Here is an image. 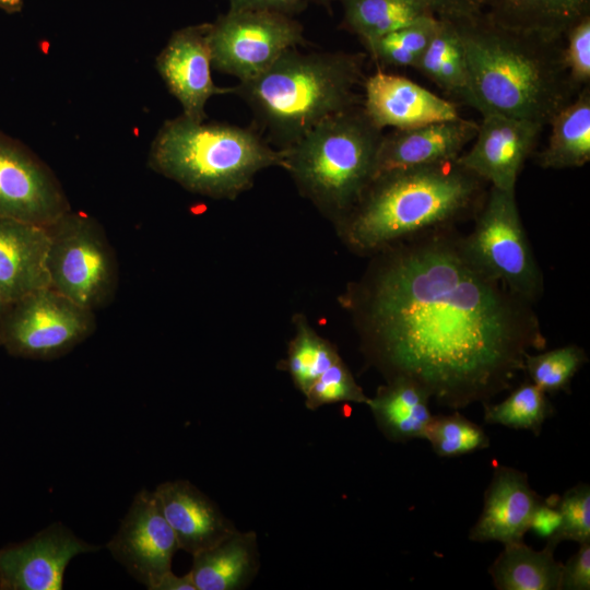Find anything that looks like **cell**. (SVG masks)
I'll use <instances>...</instances> for the list:
<instances>
[{"label": "cell", "mask_w": 590, "mask_h": 590, "mask_svg": "<svg viewBox=\"0 0 590 590\" xmlns=\"http://www.w3.org/2000/svg\"><path fill=\"white\" fill-rule=\"evenodd\" d=\"M381 251L350 303L387 380L409 379L459 410L509 390L527 355L546 346L533 304L481 270L451 227Z\"/></svg>", "instance_id": "cell-1"}, {"label": "cell", "mask_w": 590, "mask_h": 590, "mask_svg": "<svg viewBox=\"0 0 590 590\" xmlns=\"http://www.w3.org/2000/svg\"><path fill=\"white\" fill-rule=\"evenodd\" d=\"M462 42L471 107L543 127L578 93L563 61L564 39H548L494 22L485 11L452 20Z\"/></svg>", "instance_id": "cell-2"}, {"label": "cell", "mask_w": 590, "mask_h": 590, "mask_svg": "<svg viewBox=\"0 0 590 590\" xmlns=\"http://www.w3.org/2000/svg\"><path fill=\"white\" fill-rule=\"evenodd\" d=\"M483 180L453 162L377 176L340 221L356 251L379 252L417 235L451 227L480 202Z\"/></svg>", "instance_id": "cell-3"}, {"label": "cell", "mask_w": 590, "mask_h": 590, "mask_svg": "<svg viewBox=\"0 0 590 590\" xmlns=\"http://www.w3.org/2000/svg\"><path fill=\"white\" fill-rule=\"evenodd\" d=\"M362 54L283 52L257 76L233 87L280 149H285L327 118L358 106Z\"/></svg>", "instance_id": "cell-4"}, {"label": "cell", "mask_w": 590, "mask_h": 590, "mask_svg": "<svg viewBox=\"0 0 590 590\" xmlns=\"http://www.w3.org/2000/svg\"><path fill=\"white\" fill-rule=\"evenodd\" d=\"M149 166L185 189L215 199H234L251 187L257 173L285 166L282 149L256 131L223 122L166 120L149 152Z\"/></svg>", "instance_id": "cell-5"}, {"label": "cell", "mask_w": 590, "mask_h": 590, "mask_svg": "<svg viewBox=\"0 0 590 590\" xmlns=\"http://www.w3.org/2000/svg\"><path fill=\"white\" fill-rule=\"evenodd\" d=\"M382 135L363 107L355 106L327 118L282 149L284 168L304 196L340 222L374 180Z\"/></svg>", "instance_id": "cell-6"}, {"label": "cell", "mask_w": 590, "mask_h": 590, "mask_svg": "<svg viewBox=\"0 0 590 590\" xmlns=\"http://www.w3.org/2000/svg\"><path fill=\"white\" fill-rule=\"evenodd\" d=\"M49 287L95 310L107 305L117 288V263L102 226L70 210L47 226Z\"/></svg>", "instance_id": "cell-7"}, {"label": "cell", "mask_w": 590, "mask_h": 590, "mask_svg": "<svg viewBox=\"0 0 590 590\" xmlns=\"http://www.w3.org/2000/svg\"><path fill=\"white\" fill-rule=\"evenodd\" d=\"M462 244L471 260L510 292L531 304L541 297L543 276L520 220L516 191L491 187Z\"/></svg>", "instance_id": "cell-8"}, {"label": "cell", "mask_w": 590, "mask_h": 590, "mask_svg": "<svg viewBox=\"0 0 590 590\" xmlns=\"http://www.w3.org/2000/svg\"><path fill=\"white\" fill-rule=\"evenodd\" d=\"M94 330V310L51 287L12 302L0 317L1 346L12 356L31 359L60 357Z\"/></svg>", "instance_id": "cell-9"}, {"label": "cell", "mask_w": 590, "mask_h": 590, "mask_svg": "<svg viewBox=\"0 0 590 590\" xmlns=\"http://www.w3.org/2000/svg\"><path fill=\"white\" fill-rule=\"evenodd\" d=\"M209 39L212 67L239 81L257 76L304 43L299 23L269 10H229L211 24Z\"/></svg>", "instance_id": "cell-10"}, {"label": "cell", "mask_w": 590, "mask_h": 590, "mask_svg": "<svg viewBox=\"0 0 590 590\" xmlns=\"http://www.w3.org/2000/svg\"><path fill=\"white\" fill-rule=\"evenodd\" d=\"M69 210L49 168L23 144L0 132V216L48 226Z\"/></svg>", "instance_id": "cell-11"}, {"label": "cell", "mask_w": 590, "mask_h": 590, "mask_svg": "<svg viewBox=\"0 0 590 590\" xmlns=\"http://www.w3.org/2000/svg\"><path fill=\"white\" fill-rule=\"evenodd\" d=\"M107 548L150 590H154L158 580L172 570L179 547L154 492L142 489L137 494Z\"/></svg>", "instance_id": "cell-12"}, {"label": "cell", "mask_w": 590, "mask_h": 590, "mask_svg": "<svg viewBox=\"0 0 590 590\" xmlns=\"http://www.w3.org/2000/svg\"><path fill=\"white\" fill-rule=\"evenodd\" d=\"M99 548L54 523L24 542L0 548V590H61L70 560Z\"/></svg>", "instance_id": "cell-13"}, {"label": "cell", "mask_w": 590, "mask_h": 590, "mask_svg": "<svg viewBox=\"0 0 590 590\" xmlns=\"http://www.w3.org/2000/svg\"><path fill=\"white\" fill-rule=\"evenodd\" d=\"M210 30L211 24L203 23L174 32L155 60L182 115L199 122L205 120V105L212 96L233 93V88L219 87L212 80Z\"/></svg>", "instance_id": "cell-14"}, {"label": "cell", "mask_w": 590, "mask_h": 590, "mask_svg": "<svg viewBox=\"0 0 590 590\" xmlns=\"http://www.w3.org/2000/svg\"><path fill=\"white\" fill-rule=\"evenodd\" d=\"M544 127L520 118L482 115L473 144L457 162L491 187L516 191L521 167Z\"/></svg>", "instance_id": "cell-15"}, {"label": "cell", "mask_w": 590, "mask_h": 590, "mask_svg": "<svg viewBox=\"0 0 590 590\" xmlns=\"http://www.w3.org/2000/svg\"><path fill=\"white\" fill-rule=\"evenodd\" d=\"M363 110L379 129H409L460 117L456 105L408 78L377 71L364 81Z\"/></svg>", "instance_id": "cell-16"}, {"label": "cell", "mask_w": 590, "mask_h": 590, "mask_svg": "<svg viewBox=\"0 0 590 590\" xmlns=\"http://www.w3.org/2000/svg\"><path fill=\"white\" fill-rule=\"evenodd\" d=\"M479 123L459 117L384 134L374 179L385 173L456 161L473 141Z\"/></svg>", "instance_id": "cell-17"}, {"label": "cell", "mask_w": 590, "mask_h": 590, "mask_svg": "<svg viewBox=\"0 0 590 590\" xmlns=\"http://www.w3.org/2000/svg\"><path fill=\"white\" fill-rule=\"evenodd\" d=\"M517 469L497 465L484 494L482 512L469 532L473 542H521L529 531L531 517L543 502Z\"/></svg>", "instance_id": "cell-18"}, {"label": "cell", "mask_w": 590, "mask_h": 590, "mask_svg": "<svg viewBox=\"0 0 590 590\" xmlns=\"http://www.w3.org/2000/svg\"><path fill=\"white\" fill-rule=\"evenodd\" d=\"M153 492L181 551L194 555L238 531L219 506L189 481L164 482Z\"/></svg>", "instance_id": "cell-19"}, {"label": "cell", "mask_w": 590, "mask_h": 590, "mask_svg": "<svg viewBox=\"0 0 590 590\" xmlns=\"http://www.w3.org/2000/svg\"><path fill=\"white\" fill-rule=\"evenodd\" d=\"M47 226L0 216V290L12 303L49 287Z\"/></svg>", "instance_id": "cell-20"}, {"label": "cell", "mask_w": 590, "mask_h": 590, "mask_svg": "<svg viewBox=\"0 0 590 590\" xmlns=\"http://www.w3.org/2000/svg\"><path fill=\"white\" fill-rule=\"evenodd\" d=\"M190 575L197 590H240L259 569L257 535L237 531L215 546L192 555Z\"/></svg>", "instance_id": "cell-21"}, {"label": "cell", "mask_w": 590, "mask_h": 590, "mask_svg": "<svg viewBox=\"0 0 590 590\" xmlns=\"http://www.w3.org/2000/svg\"><path fill=\"white\" fill-rule=\"evenodd\" d=\"M429 400L427 392L413 381L393 378L378 388L367 405L377 427L387 439L406 442L424 438L434 416L429 410Z\"/></svg>", "instance_id": "cell-22"}, {"label": "cell", "mask_w": 590, "mask_h": 590, "mask_svg": "<svg viewBox=\"0 0 590 590\" xmlns=\"http://www.w3.org/2000/svg\"><path fill=\"white\" fill-rule=\"evenodd\" d=\"M484 11L506 27L564 39L576 22L590 14V0H486Z\"/></svg>", "instance_id": "cell-23"}, {"label": "cell", "mask_w": 590, "mask_h": 590, "mask_svg": "<svg viewBox=\"0 0 590 590\" xmlns=\"http://www.w3.org/2000/svg\"><path fill=\"white\" fill-rule=\"evenodd\" d=\"M556 545L547 542L541 551L523 541L504 545L488 568L498 590H558L563 563L554 557Z\"/></svg>", "instance_id": "cell-24"}, {"label": "cell", "mask_w": 590, "mask_h": 590, "mask_svg": "<svg viewBox=\"0 0 590 590\" xmlns=\"http://www.w3.org/2000/svg\"><path fill=\"white\" fill-rule=\"evenodd\" d=\"M546 146L538 155L543 168L581 167L590 161V86L582 88L548 123Z\"/></svg>", "instance_id": "cell-25"}, {"label": "cell", "mask_w": 590, "mask_h": 590, "mask_svg": "<svg viewBox=\"0 0 590 590\" xmlns=\"http://www.w3.org/2000/svg\"><path fill=\"white\" fill-rule=\"evenodd\" d=\"M445 93L471 106L469 71L458 28L438 17V27L414 67Z\"/></svg>", "instance_id": "cell-26"}, {"label": "cell", "mask_w": 590, "mask_h": 590, "mask_svg": "<svg viewBox=\"0 0 590 590\" xmlns=\"http://www.w3.org/2000/svg\"><path fill=\"white\" fill-rule=\"evenodd\" d=\"M344 24L364 46L414 21L435 15L425 0H341Z\"/></svg>", "instance_id": "cell-27"}, {"label": "cell", "mask_w": 590, "mask_h": 590, "mask_svg": "<svg viewBox=\"0 0 590 590\" xmlns=\"http://www.w3.org/2000/svg\"><path fill=\"white\" fill-rule=\"evenodd\" d=\"M484 421L540 435L554 411L546 393L532 382H523L499 403H483Z\"/></svg>", "instance_id": "cell-28"}, {"label": "cell", "mask_w": 590, "mask_h": 590, "mask_svg": "<svg viewBox=\"0 0 590 590\" xmlns=\"http://www.w3.org/2000/svg\"><path fill=\"white\" fill-rule=\"evenodd\" d=\"M340 358L330 342L319 337L305 321H298L296 335L288 346L286 366L294 385L303 394Z\"/></svg>", "instance_id": "cell-29"}, {"label": "cell", "mask_w": 590, "mask_h": 590, "mask_svg": "<svg viewBox=\"0 0 590 590\" xmlns=\"http://www.w3.org/2000/svg\"><path fill=\"white\" fill-rule=\"evenodd\" d=\"M438 27V17L428 15L398 28L367 45L370 56L393 67H415Z\"/></svg>", "instance_id": "cell-30"}, {"label": "cell", "mask_w": 590, "mask_h": 590, "mask_svg": "<svg viewBox=\"0 0 590 590\" xmlns=\"http://www.w3.org/2000/svg\"><path fill=\"white\" fill-rule=\"evenodd\" d=\"M424 439L439 457L453 458L489 447L483 428L457 410L447 415H434Z\"/></svg>", "instance_id": "cell-31"}, {"label": "cell", "mask_w": 590, "mask_h": 590, "mask_svg": "<svg viewBox=\"0 0 590 590\" xmlns=\"http://www.w3.org/2000/svg\"><path fill=\"white\" fill-rule=\"evenodd\" d=\"M587 362L583 349L570 344L539 354H528L524 371L545 393L567 390L573 377Z\"/></svg>", "instance_id": "cell-32"}, {"label": "cell", "mask_w": 590, "mask_h": 590, "mask_svg": "<svg viewBox=\"0 0 590 590\" xmlns=\"http://www.w3.org/2000/svg\"><path fill=\"white\" fill-rule=\"evenodd\" d=\"M304 396L305 405L311 411L327 404L340 402L367 404L369 401L341 358L323 371Z\"/></svg>", "instance_id": "cell-33"}, {"label": "cell", "mask_w": 590, "mask_h": 590, "mask_svg": "<svg viewBox=\"0 0 590 590\" xmlns=\"http://www.w3.org/2000/svg\"><path fill=\"white\" fill-rule=\"evenodd\" d=\"M557 508L562 523L556 534L547 542L558 545L563 541L578 544L590 541V487L580 483L558 499Z\"/></svg>", "instance_id": "cell-34"}, {"label": "cell", "mask_w": 590, "mask_h": 590, "mask_svg": "<svg viewBox=\"0 0 590 590\" xmlns=\"http://www.w3.org/2000/svg\"><path fill=\"white\" fill-rule=\"evenodd\" d=\"M563 61L577 93L590 86V14L576 22L565 34Z\"/></svg>", "instance_id": "cell-35"}, {"label": "cell", "mask_w": 590, "mask_h": 590, "mask_svg": "<svg viewBox=\"0 0 590 590\" xmlns=\"http://www.w3.org/2000/svg\"><path fill=\"white\" fill-rule=\"evenodd\" d=\"M560 589H590V541L580 543L578 551L563 564Z\"/></svg>", "instance_id": "cell-36"}, {"label": "cell", "mask_w": 590, "mask_h": 590, "mask_svg": "<svg viewBox=\"0 0 590 590\" xmlns=\"http://www.w3.org/2000/svg\"><path fill=\"white\" fill-rule=\"evenodd\" d=\"M553 499H543V502L535 508L529 530H532L538 536L546 540L553 538L558 531L562 517L559 510L552 503Z\"/></svg>", "instance_id": "cell-37"}, {"label": "cell", "mask_w": 590, "mask_h": 590, "mask_svg": "<svg viewBox=\"0 0 590 590\" xmlns=\"http://www.w3.org/2000/svg\"><path fill=\"white\" fill-rule=\"evenodd\" d=\"M437 17L449 20L468 19L484 12L480 0H425Z\"/></svg>", "instance_id": "cell-38"}, {"label": "cell", "mask_w": 590, "mask_h": 590, "mask_svg": "<svg viewBox=\"0 0 590 590\" xmlns=\"http://www.w3.org/2000/svg\"><path fill=\"white\" fill-rule=\"evenodd\" d=\"M302 0H229V10H269L288 14Z\"/></svg>", "instance_id": "cell-39"}, {"label": "cell", "mask_w": 590, "mask_h": 590, "mask_svg": "<svg viewBox=\"0 0 590 590\" xmlns=\"http://www.w3.org/2000/svg\"><path fill=\"white\" fill-rule=\"evenodd\" d=\"M154 590H197L190 573L178 576L167 571L156 583Z\"/></svg>", "instance_id": "cell-40"}, {"label": "cell", "mask_w": 590, "mask_h": 590, "mask_svg": "<svg viewBox=\"0 0 590 590\" xmlns=\"http://www.w3.org/2000/svg\"><path fill=\"white\" fill-rule=\"evenodd\" d=\"M22 5L23 0H0V9L9 13L19 12Z\"/></svg>", "instance_id": "cell-41"}, {"label": "cell", "mask_w": 590, "mask_h": 590, "mask_svg": "<svg viewBox=\"0 0 590 590\" xmlns=\"http://www.w3.org/2000/svg\"><path fill=\"white\" fill-rule=\"evenodd\" d=\"M10 304L11 303L5 298V296L3 295V293L0 290V317L7 310V308L9 307Z\"/></svg>", "instance_id": "cell-42"}, {"label": "cell", "mask_w": 590, "mask_h": 590, "mask_svg": "<svg viewBox=\"0 0 590 590\" xmlns=\"http://www.w3.org/2000/svg\"><path fill=\"white\" fill-rule=\"evenodd\" d=\"M315 1L322 2V3H328L331 0H315Z\"/></svg>", "instance_id": "cell-43"}, {"label": "cell", "mask_w": 590, "mask_h": 590, "mask_svg": "<svg viewBox=\"0 0 590 590\" xmlns=\"http://www.w3.org/2000/svg\"><path fill=\"white\" fill-rule=\"evenodd\" d=\"M480 1L482 2V4H483V8H484V3H485V1H486V0H480Z\"/></svg>", "instance_id": "cell-44"}, {"label": "cell", "mask_w": 590, "mask_h": 590, "mask_svg": "<svg viewBox=\"0 0 590 590\" xmlns=\"http://www.w3.org/2000/svg\"><path fill=\"white\" fill-rule=\"evenodd\" d=\"M0 346H1V335H0Z\"/></svg>", "instance_id": "cell-45"}]
</instances>
